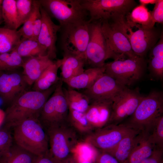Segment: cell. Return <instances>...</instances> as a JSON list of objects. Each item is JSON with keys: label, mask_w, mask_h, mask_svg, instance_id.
I'll use <instances>...</instances> for the list:
<instances>
[{"label": "cell", "mask_w": 163, "mask_h": 163, "mask_svg": "<svg viewBox=\"0 0 163 163\" xmlns=\"http://www.w3.org/2000/svg\"><path fill=\"white\" fill-rule=\"evenodd\" d=\"M3 0H0V8L2 7Z\"/></svg>", "instance_id": "cell-48"}, {"label": "cell", "mask_w": 163, "mask_h": 163, "mask_svg": "<svg viewBox=\"0 0 163 163\" xmlns=\"http://www.w3.org/2000/svg\"><path fill=\"white\" fill-rule=\"evenodd\" d=\"M156 148L151 140L149 132L140 131L129 155L123 163H140L150 156Z\"/></svg>", "instance_id": "cell-20"}, {"label": "cell", "mask_w": 163, "mask_h": 163, "mask_svg": "<svg viewBox=\"0 0 163 163\" xmlns=\"http://www.w3.org/2000/svg\"><path fill=\"white\" fill-rule=\"evenodd\" d=\"M61 78L54 91L46 101L38 119L45 130L68 119L69 107L65 97Z\"/></svg>", "instance_id": "cell-10"}, {"label": "cell", "mask_w": 163, "mask_h": 163, "mask_svg": "<svg viewBox=\"0 0 163 163\" xmlns=\"http://www.w3.org/2000/svg\"><path fill=\"white\" fill-rule=\"evenodd\" d=\"M60 45L63 53L81 56L85 53L90 37L89 23L84 20L61 26Z\"/></svg>", "instance_id": "cell-7"}, {"label": "cell", "mask_w": 163, "mask_h": 163, "mask_svg": "<svg viewBox=\"0 0 163 163\" xmlns=\"http://www.w3.org/2000/svg\"><path fill=\"white\" fill-rule=\"evenodd\" d=\"M135 130L123 123L109 124L94 131L84 142L96 150L108 152L123 138Z\"/></svg>", "instance_id": "cell-11"}, {"label": "cell", "mask_w": 163, "mask_h": 163, "mask_svg": "<svg viewBox=\"0 0 163 163\" xmlns=\"http://www.w3.org/2000/svg\"><path fill=\"white\" fill-rule=\"evenodd\" d=\"M8 129H0V155L6 151L13 142L12 136Z\"/></svg>", "instance_id": "cell-37"}, {"label": "cell", "mask_w": 163, "mask_h": 163, "mask_svg": "<svg viewBox=\"0 0 163 163\" xmlns=\"http://www.w3.org/2000/svg\"><path fill=\"white\" fill-rule=\"evenodd\" d=\"M104 73L122 85L128 87L142 77L146 67L144 58H117L105 63Z\"/></svg>", "instance_id": "cell-8"}, {"label": "cell", "mask_w": 163, "mask_h": 163, "mask_svg": "<svg viewBox=\"0 0 163 163\" xmlns=\"http://www.w3.org/2000/svg\"><path fill=\"white\" fill-rule=\"evenodd\" d=\"M16 7L21 25L25 22L31 14L33 7V0H16Z\"/></svg>", "instance_id": "cell-36"}, {"label": "cell", "mask_w": 163, "mask_h": 163, "mask_svg": "<svg viewBox=\"0 0 163 163\" xmlns=\"http://www.w3.org/2000/svg\"><path fill=\"white\" fill-rule=\"evenodd\" d=\"M80 163H92V162L89 161H82Z\"/></svg>", "instance_id": "cell-47"}, {"label": "cell", "mask_w": 163, "mask_h": 163, "mask_svg": "<svg viewBox=\"0 0 163 163\" xmlns=\"http://www.w3.org/2000/svg\"><path fill=\"white\" fill-rule=\"evenodd\" d=\"M68 120L82 136L84 141L94 131L85 113L69 109Z\"/></svg>", "instance_id": "cell-32"}, {"label": "cell", "mask_w": 163, "mask_h": 163, "mask_svg": "<svg viewBox=\"0 0 163 163\" xmlns=\"http://www.w3.org/2000/svg\"><path fill=\"white\" fill-rule=\"evenodd\" d=\"M126 23L131 28H151L154 27L150 11L145 6L140 5L135 7L125 16Z\"/></svg>", "instance_id": "cell-23"}, {"label": "cell", "mask_w": 163, "mask_h": 163, "mask_svg": "<svg viewBox=\"0 0 163 163\" xmlns=\"http://www.w3.org/2000/svg\"><path fill=\"white\" fill-rule=\"evenodd\" d=\"M157 0H139L140 5L145 6L146 5L151 4H155Z\"/></svg>", "instance_id": "cell-44"}, {"label": "cell", "mask_w": 163, "mask_h": 163, "mask_svg": "<svg viewBox=\"0 0 163 163\" xmlns=\"http://www.w3.org/2000/svg\"><path fill=\"white\" fill-rule=\"evenodd\" d=\"M59 163H80L78 156L74 153Z\"/></svg>", "instance_id": "cell-43"}, {"label": "cell", "mask_w": 163, "mask_h": 163, "mask_svg": "<svg viewBox=\"0 0 163 163\" xmlns=\"http://www.w3.org/2000/svg\"><path fill=\"white\" fill-rule=\"evenodd\" d=\"M40 7L39 0H33V7L30 15L23 24V26L18 30L21 38H32L33 25L37 17L40 13Z\"/></svg>", "instance_id": "cell-34"}, {"label": "cell", "mask_w": 163, "mask_h": 163, "mask_svg": "<svg viewBox=\"0 0 163 163\" xmlns=\"http://www.w3.org/2000/svg\"><path fill=\"white\" fill-rule=\"evenodd\" d=\"M14 50L22 58L48 55L46 50L37 40L32 38H21L20 42Z\"/></svg>", "instance_id": "cell-29"}, {"label": "cell", "mask_w": 163, "mask_h": 163, "mask_svg": "<svg viewBox=\"0 0 163 163\" xmlns=\"http://www.w3.org/2000/svg\"><path fill=\"white\" fill-rule=\"evenodd\" d=\"M153 22L163 24V0H157L152 11H150Z\"/></svg>", "instance_id": "cell-38"}, {"label": "cell", "mask_w": 163, "mask_h": 163, "mask_svg": "<svg viewBox=\"0 0 163 163\" xmlns=\"http://www.w3.org/2000/svg\"><path fill=\"white\" fill-rule=\"evenodd\" d=\"M147 131L151 140L156 147L163 149V115L158 118Z\"/></svg>", "instance_id": "cell-35"}, {"label": "cell", "mask_w": 163, "mask_h": 163, "mask_svg": "<svg viewBox=\"0 0 163 163\" xmlns=\"http://www.w3.org/2000/svg\"><path fill=\"white\" fill-rule=\"evenodd\" d=\"M63 91L69 109L85 113L90 104L87 97L82 92L70 88H63Z\"/></svg>", "instance_id": "cell-28"}, {"label": "cell", "mask_w": 163, "mask_h": 163, "mask_svg": "<svg viewBox=\"0 0 163 163\" xmlns=\"http://www.w3.org/2000/svg\"><path fill=\"white\" fill-rule=\"evenodd\" d=\"M140 131L135 130L123 138L112 149L107 152L114 157L119 163H123L129 155L136 136Z\"/></svg>", "instance_id": "cell-26"}, {"label": "cell", "mask_w": 163, "mask_h": 163, "mask_svg": "<svg viewBox=\"0 0 163 163\" xmlns=\"http://www.w3.org/2000/svg\"><path fill=\"white\" fill-rule=\"evenodd\" d=\"M42 24V18L40 13L37 17L34 24L33 27L32 39L37 40L40 34Z\"/></svg>", "instance_id": "cell-41"}, {"label": "cell", "mask_w": 163, "mask_h": 163, "mask_svg": "<svg viewBox=\"0 0 163 163\" xmlns=\"http://www.w3.org/2000/svg\"><path fill=\"white\" fill-rule=\"evenodd\" d=\"M104 72V66L102 67L90 68L72 78L66 83L71 88L86 89L90 87Z\"/></svg>", "instance_id": "cell-22"}, {"label": "cell", "mask_w": 163, "mask_h": 163, "mask_svg": "<svg viewBox=\"0 0 163 163\" xmlns=\"http://www.w3.org/2000/svg\"><path fill=\"white\" fill-rule=\"evenodd\" d=\"M5 117V111L0 108V127L4 123Z\"/></svg>", "instance_id": "cell-45"}, {"label": "cell", "mask_w": 163, "mask_h": 163, "mask_svg": "<svg viewBox=\"0 0 163 163\" xmlns=\"http://www.w3.org/2000/svg\"><path fill=\"white\" fill-rule=\"evenodd\" d=\"M24 60L22 73L28 85H32L45 69L53 62L48 55L27 58Z\"/></svg>", "instance_id": "cell-19"}, {"label": "cell", "mask_w": 163, "mask_h": 163, "mask_svg": "<svg viewBox=\"0 0 163 163\" xmlns=\"http://www.w3.org/2000/svg\"><path fill=\"white\" fill-rule=\"evenodd\" d=\"M2 7L0 8V24L3 22V20L2 16Z\"/></svg>", "instance_id": "cell-46"}, {"label": "cell", "mask_w": 163, "mask_h": 163, "mask_svg": "<svg viewBox=\"0 0 163 163\" xmlns=\"http://www.w3.org/2000/svg\"><path fill=\"white\" fill-rule=\"evenodd\" d=\"M112 104L111 100L97 101L90 103L85 113L94 131L109 123Z\"/></svg>", "instance_id": "cell-18"}, {"label": "cell", "mask_w": 163, "mask_h": 163, "mask_svg": "<svg viewBox=\"0 0 163 163\" xmlns=\"http://www.w3.org/2000/svg\"><path fill=\"white\" fill-rule=\"evenodd\" d=\"M163 149L156 148L152 155L140 163H163Z\"/></svg>", "instance_id": "cell-40"}, {"label": "cell", "mask_w": 163, "mask_h": 163, "mask_svg": "<svg viewBox=\"0 0 163 163\" xmlns=\"http://www.w3.org/2000/svg\"><path fill=\"white\" fill-rule=\"evenodd\" d=\"M88 12L89 23L109 20L119 15L126 16L137 6L134 0H81Z\"/></svg>", "instance_id": "cell-6"}, {"label": "cell", "mask_w": 163, "mask_h": 163, "mask_svg": "<svg viewBox=\"0 0 163 163\" xmlns=\"http://www.w3.org/2000/svg\"><path fill=\"white\" fill-rule=\"evenodd\" d=\"M2 103L1 101V99L0 98V103Z\"/></svg>", "instance_id": "cell-49"}, {"label": "cell", "mask_w": 163, "mask_h": 163, "mask_svg": "<svg viewBox=\"0 0 163 163\" xmlns=\"http://www.w3.org/2000/svg\"><path fill=\"white\" fill-rule=\"evenodd\" d=\"M161 33L155 27L151 28H139L134 32L129 27L127 36L135 54L144 58L158 42Z\"/></svg>", "instance_id": "cell-14"}, {"label": "cell", "mask_w": 163, "mask_h": 163, "mask_svg": "<svg viewBox=\"0 0 163 163\" xmlns=\"http://www.w3.org/2000/svg\"><path fill=\"white\" fill-rule=\"evenodd\" d=\"M57 61L61 71L60 78L65 83L85 70V60L81 56L63 53V58Z\"/></svg>", "instance_id": "cell-21"}, {"label": "cell", "mask_w": 163, "mask_h": 163, "mask_svg": "<svg viewBox=\"0 0 163 163\" xmlns=\"http://www.w3.org/2000/svg\"><path fill=\"white\" fill-rule=\"evenodd\" d=\"M163 113V93L154 91L143 97L133 115L122 123L135 130H147Z\"/></svg>", "instance_id": "cell-5"}, {"label": "cell", "mask_w": 163, "mask_h": 163, "mask_svg": "<svg viewBox=\"0 0 163 163\" xmlns=\"http://www.w3.org/2000/svg\"><path fill=\"white\" fill-rule=\"evenodd\" d=\"M21 38L18 30L0 27V55L14 50Z\"/></svg>", "instance_id": "cell-30"}, {"label": "cell", "mask_w": 163, "mask_h": 163, "mask_svg": "<svg viewBox=\"0 0 163 163\" xmlns=\"http://www.w3.org/2000/svg\"><path fill=\"white\" fill-rule=\"evenodd\" d=\"M57 84L44 91L25 90L18 96L8 105L5 111L4 123L6 128H12L28 119L38 118L42 108Z\"/></svg>", "instance_id": "cell-1"}, {"label": "cell", "mask_w": 163, "mask_h": 163, "mask_svg": "<svg viewBox=\"0 0 163 163\" xmlns=\"http://www.w3.org/2000/svg\"><path fill=\"white\" fill-rule=\"evenodd\" d=\"M12 128L13 142L17 145L37 156L48 153V136L38 118L25 120Z\"/></svg>", "instance_id": "cell-3"}, {"label": "cell", "mask_w": 163, "mask_h": 163, "mask_svg": "<svg viewBox=\"0 0 163 163\" xmlns=\"http://www.w3.org/2000/svg\"><path fill=\"white\" fill-rule=\"evenodd\" d=\"M126 87L104 73L90 87L83 90L82 92L87 97L90 103L97 101H113L115 96Z\"/></svg>", "instance_id": "cell-15"}, {"label": "cell", "mask_w": 163, "mask_h": 163, "mask_svg": "<svg viewBox=\"0 0 163 163\" xmlns=\"http://www.w3.org/2000/svg\"><path fill=\"white\" fill-rule=\"evenodd\" d=\"M123 15L116 16L112 18L101 22V29L105 38L108 52L111 58L139 57L132 51L127 37V24Z\"/></svg>", "instance_id": "cell-4"}, {"label": "cell", "mask_w": 163, "mask_h": 163, "mask_svg": "<svg viewBox=\"0 0 163 163\" xmlns=\"http://www.w3.org/2000/svg\"><path fill=\"white\" fill-rule=\"evenodd\" d=\"M144 96L138 88L126 87L113 100L112 114L109 124L118 125L131 116Z\"/></svg>", "instance_id": "cell-13"}, {"label": "cell", "mask_w": 163, "mask_h": 163, "mask_svg": "<svg viewBox=\"0 0 163 163\" xmlns=\"http://www.w3.org/2000/svg\"><path fill=\"white\" fill-rule=\"evenodd\" d=\"M16 70L0 72V98L3 104L9 105L26 90L28 85Z\"/></svg>", "instance_id": "cell-16"}, {"label": "cell", "mask_w": 163, "mask_h": 163, "mask_svg": "<svg viewBox=\"0 0 163 163\" xmlns=\"http://www.w3.org/2000/svg\"><path fill=\"white\" fill-rule=\"evenodd\" d=\"M149 68L152 74L158 79L163 77V35L162 33L155 45L150 50Z\"/></svg>", "instance_id": "cell-27"}, {"label": "cell", "mask_w": 163, "mask_h": 163, "mask_svg": "<svg viewBox=\"0 0 163 163\" xmlns=\"http://www.w3.org/2000/svg\"><path fill=\"white\" fill-rule=\"evenodd\" d=\"M23 58L15 50L0 55V72L10 71L22 67Z\"/></svg>", "instance_id": "cell-33"}, {"label": "cell", "mask_w": 163, "mask_h": 163, "mask_svg": "<svg viewBox=\"0 0 163 163\" xmlns=\"http://www.w3.org/2000/svg\"><path fill=\"white\" fill-rule=\"evenodd\" d=\"M81 0H39L50 17L57 20L60 26L85 20L88 15Z\"/></svg>", "instance_id": "cell-9"}, {"label": "cell", "mask_w": 163, "mask_h": 163, "mask_svg": "<svg viewBox=\"0 0 163 163\" xmlns=\"http://www.w3.org/2000/svg\"><path fill=\"white\" fill-rule=\"evenodd\" d=\"M45 130L49 140L48 154L55 163H59L73 154L78 146L84 142L68 119Z\"/></svg>", "instance_id": "cell-2"}, {"label": "cell", "mask_w": 163, "mask_h": 163, "mask_svg": "<svg viewBox=\"0 0 163 163\" xmlns=\"http://www.w3.org/2000/svg\"><path fill=\"white\" fill-rule=\"evenodd\" d=\"M40 10L42 24L37 40L46 50L47 55L53 60L56 56L57 33L59 31L61 26L53 21L51 18L40 5Z\"/></svg>", "instance_id": "cell-17"}, {"label": "cell", "mask_w": 163, "mask_h": 163, "mask_svg": "<svg viewBox=\"0 0 163 163\" xmlns=\"http://www.w3.org/2000/svg\"><path fill=\"white\" fill-rule=\"evenodd\" d=\"M101 24L100 21L89 23L90 37L85 52V62L90 68L103 67L105 61L111 58L107 50Z\"/></svg>", "instance_id": "cell-12"}, {"label": "cell", "mask_w": 163, "mask_h": 163, "mask_svg": "<svg viewBox=\"0 0 163 163\" xmlns=\"http://www.w3.org/2000/svg\"><path fill=\"white\" fill-rule=\"evenodd\" d=\"M34 163H55L49 155L48 152L46 154L37 156Z\"/></svg>", "instance_id": "cell-42"}, {"label": "cell", "mask_w": 163, "mask_h": 163, "mask_svg": "<svg viewBox=\"0 0 163 163\" xmlns=\"http://www.w3.org/2000/svg\"><path fill=\"white\" fill-rule=\"evenodd\" d=\"M37 156L13 142L0 155V163H34Z\"/></svg>", "instance_id": "cell-24"}, {"label": "cell", "mask_w": 163, "mask_h": 163, "mask_svg": "<svg viewBox=\"0 0 163 163\" xmlns=\"http://www.w3.org/2000/svg\"><path fill=\"white\" fill-rule=\"evenodd\" d=\"M59 68L57 61L48 66L33 85V90L44 91L57 84L60 79L58 75Z\"/></svg>", "instance_id": "cell-25"}, {"label": "cell", "mask_w": 163, "mask_h": 163, "mask_svg": "<svg viewBox=\"0 0 163 163\" xmlns=\"http://www.w3.org/2000/svg\"><path fill=\"white\" fill-rule=\"evenodd\" d=\"M96 150L94 163H119L113 156L104 151Z\"/></svg>", "instance_id": "cell-39"}, {"label": "cell", "mask_w": 163, "mask_h": 163, "mask_svg": "<svg viewBox=\"0 0 163 163\" xmlns=\"http://www.w3.org/2000/svg\"><path fill=\"white\" fill-rule=\"evenodd\" d=\"M4 27L10 30H17L21 26L18 16L15 0H3L2 5Z\"/></svg>", "instance_id": "cell-31"}]
</instances>
